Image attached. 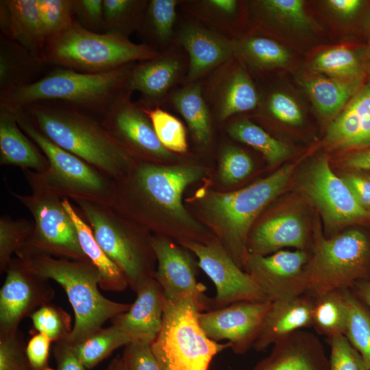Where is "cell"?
Segmentation results:
<instances>
[{"label": "cell", "mask_w": 370, "mask_h": 370, "mask_svg": "<svg viewBox=\"0 0 370 370\" xmlns=\"http://www.w3.org/2000/svg\"><path fill=\"white\" fill-rule=\"evenodd\" d=\"M162 108L159 106L144 108L159 140L171 152L186 153L188 143L183 123Z\"/></svg>", "instance_id": "cell-42"}, {"label": "cell", "mask_w": 370, "mask_h": 370, "mask_svg": "<svg viewBox=\"0 0 370 370\" xmlns=\"http://www.w3.org/2000/svg\"><path fill=\"white\" fill-rule=\"evenodd\" d=\"M148 0H103V33L129 37L138 32Z\"/></svg>", "instance_id": "cell-39"}, {"label": "cell", "mask_w": 370, "mask_h": 370, "mask_svg": "<svg viewBox=\"0 0 370 370\" xmlns=\"http://www.w3.org/2000/svg\"><path fill=\"white\" fill-rule=\"evenodd\" d=\"M127 90L100 119L115 141L136 161L151 162L175 158L159 140L144 108L132 100Z\"/></svg>", "instance_id": "cell-13"}, {"label": "cell", "mask_w": 370, "mask_h": 370, "mask_svg": "<svg viewBox=\"0 0 370 370\" xmlns=\"http://www.w3.org/2000/svg\"><path fill=\"white\" fill-rule=\"evenodd\" d=\"M265 108L272 116L287 124L298 125L302 121V113L296 101L283 92H272L266 100Z\"/></svg>", "instance_id": "cell-51"}, {"label": "cell", "mask_w": 370, "mask_h": 370, "mask_svg": "<svg viewBox=\"0 0 370 370\" xmlns=\"http://www.w3.org/2000/svg\"><path fill=\"white\" fill-rule=\"evenodd\" d=\"M8 108L14 114L22 131L45 156L49 164V169L42 173L22 170L27 182L40 184L62 198L72 201L83 199L108 205L112 180L46 137L21 107Z\"/></svg>", "instance_id": "cell-8"}, {"label": "cell", "mask_w": 370, "mask_h": 370, "mask_svg": "<svg viewBox=\"0 0 370 370\" xmlns=\"http://www.w3.org/2000/svg\"><path fill=\"white\" fill-rule=\"evenodd\" d=\"M350 290L370 308V279L357 282Z\"/></svg>", "instance_id": "cell-58"}, {"label": "cell", "mask_w": 370, "mask_h": 370, "mask_svg": "<svg viewBox=\"0 0 370 370\" xmlns=\"http://www.w3.org/2000/svg\"><path fill=\"white\" fill-rule=\"evenodd\" d=\"M25 260L34 271L56 281L64 290L74 312V325L69 338L72 344L83 341L106 321L131 306L132 304L114 301L100 293L101 275L90 261L51 256Z\"/></svg>", "instance_id": "cell-5"}, {"label": "cell", "mask_w": 370, "mask_h": 370, "mask_svg": "<svg viewBox=\"0 0 370 370\" xmlns=\"http://www.w3.org/2000/svg\"><path fill=\"white\" fill-rule=\"evenodd\" d=\"M174 44L186 52L188 59L186 82H193L202 80L234 56L236 41L182 13Z\"/></svg>", "instance_id": "cell-21"}, {"label": "cell", "mask_w": 370, "mask_h": 370, "mask_svg": "<svg viewBox=\"0 0 370 370\" xmlns=\"http://www.w3.org/2000/svg\"><path fill=\"white\" fill-rule=\"evenodd\" d=\"M348 315L343 290L328 292L314 297L312 327L326 338L345 335Z\"/></svg>", "instance_id": "cell-35"}, {"label": "cell", "mask_w": 370, "mask_h": 370, "mask_svg": "<svg viewBox=\"0 0 370 370\" xmlns=\"http://www.w3.org/2000/svg\"><path fill=\"white\" fill-rule=\"evenodd\" d=\"M308 243L305 224L295 213H282L260 224L249 236V254L267 256L283 247L304 250Z\"/></svg>", "instance_id": "cell-27"}, {"label": "cell", "mask_w": 370, "mask_h": 370, "mask_svg": "<svg viewBox=\"0 0 370 370\" xmlns=\"http://www.w3.org/2000/svg\"><path fill=\"white\" fill-rule=\"evenodd\" d=\"M364 68H365V73H366V71L370 73V47L367 53V63L364 64Z\"/></svg>", "instance_id": "cell-60"}, {"label": "cell", "mask_w": 370, "mask_h": 370, "mask_svg": "<svg viewBox=\"0 0 370 370\" xmlns=\"http://www.w3.org/2000/svg\"><path fill=\"white\" fill-rule=\"evenodd\" d=\"M365 32L369 35L370 36V14L369 16L366 18L365 23Z\"/></svg>", "instance_id": "cell-61"}, {"label": "cell", "mask_w": 370, "mask_h": 370, "mask_svg": "<svg viewBox=\"0 0 370 370\" xmlns=\"http://www.w3.org/2000/svg\"><path fill=\"white\" fill-rule=\"evenodd\" d=\"M325 140L334 148L370 147V81L362 84L332 122Z\"/></svg>", "instance_id": "cell-25"}, {"label": "cell", "mask_w": 370, "mask_h": 370, "mask_svg": "<svg viewBox=\"0 0 370 370\" xmlns=\"http://www.w3.org/2000/svg\"><path fill=\"white\" fill-rule=\"evenodd\" d=\"M181 244L195 254L197 265L215 286L210 310L240 301H269L254 278L234 261L219 240L206 243L184 241Z\"/></svg>", "instance_id": "cell-12"}, {"label": "cell", "mask_w": 370, "mask_h": 370, "mask_svg": "<svg viewBox=\"0 0 370 370\" xmlns=\"http://www.w3.org/2000/svg\"><path fill=\"white\" fill-rule=\"evenodd\" d=\"M365 78L316 77L306 81L305 86L319 111L332 115L347 104L365 83Z\"/></svg>", "instance_id": "cell-34"}, {"label": "cell", "mask_w": 370, "mask_h": 370, "mask_svg": "<svg viewBox=\"0 0 370 370\" xmlns=\"http://www.w3.org/2000/svg\"><path fill=\"white\" fill-rule=\"evenodd\" d=\"M135 63L99 73H86L51 67L36 82L12 91L0 101V107H21L52 101L64 103L99 119L127 90Z\"/></svg>", "instance_id": "cell-3"}, {"label": "cell", "mask_w": 370, "mask_h": 370, "mask_svg": "<svg viewBox=\"0 0 370 370\" xmlns=\"http://www.w3.org/2000/svg\"><path fill=\"white\" fill-rule=\"evenodd\" d=\"M203 175L199 166L136 160L124 177L112 180L108 206L123 217L151 228L160 216L168 215L199 235L201 227L184 208L182 197L186 188Z\"/></svg>", "instance_id": "cell-1"}, {"label": "cell", "mask_w": 370, "mask_h": 370, "mask_svg": "<svg viewBox=\"0 0 370 370\" xmlns=\"http://www.w3.org/2000/svg\"><path fill=\"white\" fill-rule=\"evenodd\" d=\"M62 203L75 225L84 253L100 273L99 287L108 291H125L128 286L125 276L99 246L90 227L69 199L63 198Z\"/></svg>", "instance_id": "cell-31"}, {"label": "cell", "mask_w": 370, "mask_h": 370, "mask_svg": "<svg viewBox=\"0 0 370 370\" xmlns=\"http://www.w3.org/2000/svg\"><path fill=\"white\" fill-rule=\"evenodd\" d=\"M0 29L1 36L43 62L45 38L38 0H1Z\"/></svg>", "instance_id": "cell-24"}, {"label": "cell", "mask_w": 370, "mask_h": 370, "mask_svg": "<svg viewBox=\"0 0 370 370\" xmlns=\"http://www.w3.org/2000/svg\"><path fill=\"white\" fill-rule=\"evenodd\" d=\"M132 343L114 325L101 328L82 342L72 344L77 358L86 369H92L114 351Z\"/></svg>", "instance_id": "cell-36"}, {"label": "cell", "mask_w": 370, "mask_h": 370, "mask_svg": "<svg viewBox=\"0 0 370 370\" xmlns=\"http://www.w3.org/2000/svg\"><path fill=\"white\" fill-rule=\"evenodd\" d=\"M360 206L370 214V173L351 171L341 177Z\"/></svg>", "instance_id": "cell-54"}, {"label": "cell", "mask_w": 370, "mask_h": 370, "mask_svg": "<svg viewBox=\"0 0 370 370\" xmlns=\"http://www.w3.org/2000/svg\"><path fill=\"white\" fill-rule=\"evenodd\" d=\"M180 0H148L137 32L145 44L160 53L174 45Z\"/></svg>", "instance_id": "cell-32"}, {"label": "cell", "mask_w": 370, "mask_h": 370, "mask_svg": "<svg viewBox=\"0 0 370 370\" xmlns=\"http://www.w3.org/2000/svg\"><path fill=\"white\" fill-rule=\"evenodd\" d=\"M313 66L318 71L340 78L366 76L364 64L353 50L345 46L323 51L317 56Z\"/></svg>", "instance_id": "cell-41"}, {"label": "cell", "mask_w": 370, "mask_h": 370, "mask_svg": "<svg viewBox=\"0 0 370 370\" xmlns=\"http://www.w3.org/2000/svg\"><path fill=\"white\" fill-rule=\"evenodd\" d=\"M328 5L335 12L345 18H352L363 8L365 1L362 0H330Z\"/></svg>", "instance_id": "cell-57"}, {"label": "cell", "mask_w": 370, "mask_h": 370, "mask_svg": "<svg viewBox=\"0 0 370 370\" xmlns=\"http://www.w3.org/2000/svg\"><path fill=\"white\" fill-rule=\"evenodd\" d=\"M255 7L260 16L276 18L295 25L306 27L308 20L300 0H262L255 2Z\"/></svg>", "instance_id": "cell-47"}, {"label": "cell", "mask_w": 370, "mask_h": 370, "mask_svg": "<svg viewBox=\"0 0 370 370\" xmlns=\"http://www.w3.org/2000/svg\"><path fill=\"white\" fill-rule=\"evenodd\" d=\"M73 201L99 246L122 272L134 292L153 278L156 259L152 236L144 226L132 224L130 219L104 204L83 199Z\"/></svg>", "instance_id": "cell-7"}, {"label": "cell", "mask_w": 370, "mask_h": 370, "mask_svg": "<svg viewBox=\"0 0 370 370\" xmlns=\"http://www.w3.org/2000/svg\"><path fill=\"white\" fill-rule=\"evenodd\" d=\"M34 229V222L13 219L8 215L0 218V272H5L13 254L23 247Z\"/></svg>", "instance_id": "cell-43"}, {"label": "cell", "mask_w": 370, "mask_h": 370, "mask_svg": "<svg viewBox=\"0 0 370 370\" xmlns=\"http://www.w3.org/2000/svg\"><path fill=\"white\" fill-rule=\"evenodd\" d=\"M0 370H33L18 331L0 334Z\"/></svg>", "instance_id": "cell-49"}, {"label": "cell", "mask_w": 370, "mask_h": 370, "mask_svg": "<svg viewBox=\"0 0 370 370\" xmlns=\"http://www.w3.org/2000/svg\"><path fill=\"white\" fill-rule=\"evenodd\" d=\"M29 317L34 330L53 343L69 339L73 330L71 316L62 308L51 304L41 306Z\"/></svg>", "instance_id": "cell-44"}, {"label": "cell", "mask_w": 370, "mask_h": 370, "mask_svg": "<svg viewBox=\"0 0 370 370\" xmlns=\"http://www.w3.org/2000/svg\"><path fill=\"white\" fill-rule=\"evenodd\" d=\"M349 311L345 336L370 370V310L350 289L343 290Z\"/></svg>", "instance_id": "cell-40"}, {"label": "cell", "mask_w": 370, "mask_h": 370, "mask_svg": "<svg viewBox=\"0 0 370 370\" xmlns=\"http://www.w3.org/2000/svg\"><path fill=\"white\" fill-rule=\"evenodd\" d=\"M159 52L137 44L116 33H97L77 22L47 42L42 61L51 67H62L86 73H99L130 63L151 60Z\"/></svg>", "instance_id": "cell-6"}, {"label": "cell", "mask_w": 370, "mask_h": 370, "mask_svg": "<svg viewBox=\"0 0 370 370\" xmlns=\"http://www.w3.org/2000/svg\"><path fill=\"white\" fill-rule=\"evenodd\" d=\"M136 293V299L130 309L110 321L132 342L151 344L162 326L165 297L154 278L145 283Z\"/></svg>", "instance_id": "cell-22"}, {"label": "cell", "mask_w": 370, "mask_h": 370, "mask_svg": "<svg viewBox=\"0 0 370 370\" xmlns=\"http://www.w3.org/2000/svg\"><path fill=\"white\" fill-rule=\"evenodd\" d=\"M0 164L45 172L49 164L36 145L22 131L12 112L0 107Z\"/></svg>", "instance_id": "cell-28"}, {"label": "cell", "mask_w": 370, "mask_h": 370, "mask_svg": "<svg viewBox=\"0 0 370 370\" xmlns=\"http://www.w3.org/2000/svg\"><path fill=\"white\" fill-rule=\"evenodd\" d=\"M73 0H38L45 45L75 22Z\"/></svg>", "instance_id": "cell-45"}, {"label": "cell", "mask_w": 370, "mask_h": 370, "mask_svg": "<svg viewBox=\"0 0 370 370\" xmlns=\"http://www.w3.org/2000/svg\"><path fill=\"white\" fill-rule=\"evenodd\" d=\"M295 164H286L268 177L230 193H209L203 207L219 241L243 269L249 254L250 227L262 209L286 186Z\"/></svg>", "instance_id": "cell-4"}, {"label": "cell", "mask_w": 370, "mask_h": 370, "mask_svg": "<svg viewBox=\"0 0 370 370\" xmlns=\"http://www.w3.org/2000/svg\"><path fill=\"white\" fill-rule=\"evenodd\" d=\"M106 370H112V367H111L110 363V365H108V367H107V369Z\"/></svg>", "instance_id": "cell-62"}, {"label": "cell", "mask_w": 370, "mask_h": 370, "mask_svg": "<svg viewBox=\"0 0 370 370\" xmlns=\"http://www.w3.org/2000/svg\"><path fill=\"white\" fill-rule=\"evenodd\" d=\"M310 258L305 250L299 249L279 250L270 256L249 254L243 269L267 299L273 301L307 293Z\"/></svg>", "instance_id": "cell-16"}, {"label": "cell", "mask_w": 370, "mask_h": 370, "mask_svg": "<svg viewBox=\"0 0 370 370\" xmlns=\"http://www.w3.org/2000/svg\"><path fill=\"white\" fill-rule=\"evenodd\" d=\"M188 71V56L174 44L151 60L136 62L127 90L139 93L137 102L144 108L162 107L171 92L186 82Z\"/></svg>", "instance_id": "cell-18"}, {"label": "cell", "mask_w": 370, "mask_h": 370, "mask_svg": "<svg viewBox=\"0 0 370 370\" xmlns=\"http://www.w3.org/2000/svg\"><path fill=\"white\" fill-rule=\"evenodd\" d=\"M219 162V177L225 185L241 182L249 175L254 167L250 156L231 145L221 148Z\"/></svg>", "instance_id": "cell-46"}, {"label": "cell", "mask_w": 370, "mask_h": 370, "mask_svg": "<svg viewBox=\"0 0 370 370\" xmlns=\"http://www.w3.org/2000/svg\"><path fill=\"white\" fill-rule=\"evenodd\" d=\"M226 132L232 138L260 151L271 164L284 160L290 153L283 143L249 119L231 121L226 127Z\"/></svg>", "instance_id": "cell-38"}, {"label": "cell", "mask_w": 370, "mask_h": 370, "mask_svg": "<svg viewBox=\"0 0 370 370\" xmlns=\"http://www.w3.org/2000/svg\"><path fill=\"white\" fill-rule=\"evenodd\" d=\"M5 272L0 290V334L18 331L25 317L51 304L55 296L49 280L34 271L25 260L12 258Z\"/></svg>", "instance_id": "cell-14"}, {"label": "cell", "mask_w": 370, "mask_h": 370, "mask_svg": "<svg viewBox=\"0 0 370 370\" xmlns=\"http://www.w3.org/2000/svg\"><path fill=\"white\" fill-rule=\"evenodd\" d=\"M183 14L223 36L238 40L241 2L236 0H180Z\"/></svg>", "instance_id": "cell-33"}, {"label": "cell", "mask_w": 370, "mask_h": 370, "mask_svg": "<svg viewBox=\"0 0 370 370\" xmlns=\"http://www.w3.org/2000/svg\"><path fill=\"white\" fill-rule=\"evenodd\" d=\"M251 370H330V363L317 336L300 330L275 343Z\"/></svg>", "instance_id": "cell-23"}, {"label": "cell", "mask_w": 370, "mask_h": 370, "mask_svg": "<svg viewBox=\"0 0 370 370\" xmlns=\"http://www.w3.org/2000/svg\"><path fill=\"white\" fill-rule=\"evenodd\" d=\"M234 56L259 70L282 66L289 58L287 51L278 42L257 34L236 40Z\"/></svg>", "instance_id": "cell-37"}, {"label": "cell", "mask_w": 370, "mask_h": 370, "mask_svg": "<svg viewBox=\"0 0 370 370\" xmlns=\"http://www.w3.org/2000/svg\"><path fill=\"white\" fill-rule=\"evenodd\" d=\"M21 107L46 137L112 180L124 177L136 162L96 116L59 102Z\"/></svg>", "instance_id": "cell-2"}, {"label": "cell", "mask_w": 370, "mask_h": 370, "mask_svg": "<svg viewBox=\"0 0 370 370\" xmlns=\"http://www.w3.org/2000/svg\"><path fill=\"white\" fill-rule=\"evenodd\" d=\"M52 341L41 333H35L25 346V352L33 370H55L49 365Z\"/></svg>", "instance_id": "cell-53"}, {"label": "cell", "mask_w": 370, "mask_h": 370, "mask_svg": "<svg viewBox=\"0 0 370 370\" xmlns=\"http://www.w3.org/2000/svg\"><path fill=\"white\" fill-rule=\"evenodd\" d=\"M53 354L56 360L55 370H86L75 354L69 339L53 343Z\"/></svg>", "instance_id": "cell-55"}, {"label": "cell", "mask_w": 370, "mask_h": 370, "mask_svg": "<svg viewBox=\"0 0 370 370\" xmlns=\"http://www.w3.org/2000/svg\"><path fill=\"white\" fill-rule=\"evenodd\" d=\"M344 164L352 171L370 172V147L349 153L345 158Z\"/></svg>", "instance_id": "cell-56"}, {"label": "cell", "mask_w": 370, "mask_h": 370, "mask_svg": "<svg viewBox=\"0 0 370 370\" xmlns=\"http://www.w3.org/2000/svg\"><path fill=\"white\" fill-rule=\"evenodd\" d=\"M199 312L190 298H165L162 326L151 344L162 370H208L214 356L230 347L206 335L199 323Z\"/></svg>", "instance_id": "cell-9"}, {"label": "cell", "mask_w": 370, "mask_h": 370, "mask_svg": "<svg viewBox=\"0 0 370 370\" xmlns=\"http://www.w3.org/2000/svg\"><path fill=\"white\" fill-rule=\"evenodd\" d=\"M28 184L31 195L10 192L34 219L33 231L16 256L23 260L51 256L90 261L80 246L75 225L63 206V198L40 184Z\"/></svg>", "instance_id": "cell-11"}, {"label": "cell", "mask_w": 370, "mask_h": 370, "mask_svg": "<svg viewBox=\"0 0 370 370\" xmlns=\"http://www.w3.org/2000/svg\"><path fill=\"white\" fill-rule=\"evenodd\" d=\"M151 245L158 263L153 278L165 298L171 301L190 298L201 312L210 310L211 298L204 294L206 287L197 282L189 254L162 235L153 236Z\"/></svg>", "instance_id": "cell-20"}, {"label": "cell", "mask_w": 370, "mask_h": 370, "mask_svg": "<svg viewBox=\"0 0 370 370\" xmlns=\"http://www.w3.org/2000/svg\"><path fill=\"white\" fill-rule=\"evenodd\" d=\"M314 301L305 293L272 301L253 348L262 352L283 337L312 327Z\"/></svg>", "instance_id": "cell-26"}, {"label": "cell", "mask_w": 370, "mask_h": 370, "mask_svg": "<svg viewBox=\"0 0 370 370\" xmlns=\"http://www.w3.org/2000/svg\"><path fill=\"white\" fill-rule=\"evenodd\" d=\"M302 187L332 227L370 219V214L360 206L344 180L332 171L325 158L318 159L308 169Z\"/></svg>", "instance_id": "cell-17"}, {"label": "cell", "mask_w": 370, "mask_h": 370, "mask_svg": "<svg viewBox=\"0 0 370 370\" xmlns=\"http://www.w3.org/2000/svg\"><path fill=\"white\" fill-rule=\"evenodd\" d=\"M201 83L212 119L220 123L258 106V89L241 60L235 56L208 74Z\"/></svg>", "instance_id": "cell-15"}, {"label": "cell", "mask_w": 370, "mask_h": 370, "mask_svg": "<svg viewBox=\"0 0 370 370\" xmlns=\"http://www.w3.org/2000/svg\"><path fill=\"white\" fill-rule=\"evenodd\" d=\"M307 273V293L313 297L369 280L370 237L358 229L329 238L317 231Z\"/></svg>", "instance_id": "cell-10"}, {"label": "cell", "mask_w": 370, "mask_h": 370, "mask_svg": "<svg viewBox=\"0 0 370 370\" xmlns=\"http://www.w3.org/2000/svg\"><path fill=\"white\" fill-rule=\"evenodd\" d=\"M165 105L177 111L185 120L193 138L201 146L212 136V116L203 93L201 80L185 82L171 92Z\"/></svg>", "instance_id": "cell-30"}, {"label": "cell", "mask_w": 370, "mask_h": 370, "mask_svg": "<svg viewBox=\"0 0 370 370\" xmlns=\"http://www.w3.org/2000/svg\"><path fill=\"white\" fill-rule=\"evenodd\" d=\"M47 67L21 45L0 36V101L38 80Z\"/></svg>", "instance_id": "cell-29"}, {"label": "cell", "mask_w": 370, "mask_h": 370, "mask_svg": "<svg viewBox=\"0 0 370 370\" xmlns=\"http://www.w3.org/2000/svg\"><path fill=\"white\" fill-rule=\"evenodd\" d=\"M327 341L330 347V370H368L361 355L345 335Z\"/></svg>", "instance_id": "cell-48"}, {"label": "cell", "mask_w": 370, "mask_h": 370, "mask_svg": "<svg viewBox=\"0 0 370 370\" xmlns=\"http://www.w3.org/2000/svg\"><path fill=\"white\" fill-rule=\"evenodd\" d=\"M121 358L127 370H162L151 344L132 342L125 346Z\"/></svg>", "instance_id": "cell-52"}, {"label": "cell", "mask_w": 370, "mask_h": 370, "mask_svg": "<svg viewBox=\"0 0 370 370\" xmlns=\"http://www.w3.org/2000/svg\"><path fill=\"white\" fill-rule=\"evenodd\" d=\"M112 370H127L121 357L115 358L110 362Z\"/></svg>", "instance_id": "cell-59"}, {"label": "cell", "mask_w": 370, "mask_h": 370, "mask_svg": "<svg viewBox=\"0 0 370 370\" xmlns=\"http://www.w3.org/2000/svg\"><path fill=\"white\" fill-rule=\"evenodd\" d=\"M271 302L240 301L201 312L199 323L210 339L227 340L234 353L244 354L253 347Z\"/></svg>", "instance_id": "cell-19"}, {"label": "cell", "mask_w": 370, "mask_h": 370, "mask_svg": "<svg viewBox=\"0 0 370 370\" xmlns=\"http://www.w3.org/2000/svg\"><path fill=\"white\" fill-rule=\"evenodd\" d=\"M103 0H73L75 21L87 30L103 33Z\"/></svg>", "instance_id": "cell-50"}]
</instances>
